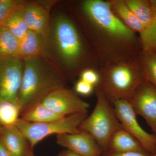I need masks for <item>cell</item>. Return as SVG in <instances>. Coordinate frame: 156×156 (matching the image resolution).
I'll list each match as a JSON object with an SVG mask.
<instances>
[{
  "instance_id": "cell-8",
  "label": "cell",
  "mask_w": 156,
  "mask_h": 156,
  "mask_svg": "<svg viewBox=\"0 0 156 156\" xmlns=\"http://www.w3.org/2000/svg\"><path fill=\"white\" fill-rule=\"evenodd\" d=\"M112 102L117 118L123 128L134 136L146 151L153 154L156 148V136L148 133L140 126L129 101L118 100Z\"/></svg>"
},
{
  "instance_id": "cell-19",
  "label": "cell",
  "mask_w": 156,
  "mask_h": 156,
  "mask_svg": "<svg viewBox=\"0 0 156 156\" xmlns=\"http://www.w3.org/2000/svg\"><path fill=\"white\" fill-rule=\"evenodd\" d=\"M137 60L146 80L156 88V52L142 49Z\"/></svg>"
},
{
  "instance_id": "cell-21",
  "label": "cell",
  "mask_w": 156,
  "mask_h": 156,
  "mask_svg": "<svg viewBox=\"0 0 156 156\" xmlns=\"http://www.w3.org/2000/svg\"><path fill=\"white\" fill-rule=\"evenodd\" d=\"M19 40L5 26L0 27V56H17Z\"/></svg>"
},
{
  "instance_id": "cell-11",
  "label": "cell",
  "mask_w": 156,
  "mask_h": 156,
  "mask_svg": "<svg viewBox=\"0 0 156 156\" xmlns=\"http://www.w3.org/2000/svg\"><path fill=\"white\" fill-rule=\"evenodd\" d=\"M112 10L122 22L139 37L142 50L156 52L150 36L124 0H109Z\"/></svg>"
},
{
  "instance_id": "cell-9",
  "label": "cell",
  "mask_w": 156,
  "mask_h": 156,
  "mask_svg": "<svg viewBox=\"0 0 156 156\" xmlns=\"http://www.w3.org/2000/svg\"><path fill=\"white\" fill-rule=\"evenodd\" d=\"M43 105L64 116L78 113H87L89 104L71 89L62 88L47 95L41 101Z\"/></svg>"
},
{
  "instance_id": "cell-7",
  "label": "cell",
  "mask_w": 156,
  "mask_h": 156,
  "mask_svg": "<svg viewBox=\"0 0 156 156\" xmlns=\"http://www.w3.org/2000/svg\"><path fill=\"white\" fill-rule=\"evenodd\" d=\"M22 61L17 56H0V99L19 104L24 69Z\"/></svg>"
},
{
  "instance_id": "cell-28",
  "label": "cell",
  "mask_w": 156,
  "mask_h": 156,
  "mask_svg": "<svg viewBox=\"0 0 156 156\" xmlns=\"http://www.w3.org/2000/svg\"><path fill=\"white\" fill-rule=\"evenodd\" d=\"M57 156H83L79 154L76 153L74 152L69 150H65L60 152Z\"/></svg>"
},
{
  "instance_id": "cell-16",
  "label": "cell",
  "mask_w": 156,
  "mask_h": 156,
  "mask_svg": "<svg viewBox=\"0 0 156 156\" xmlns=\"http://www.w3.org/2000/svg\"><path fill=\"white\" fill-rule=\"evenodd\" d=\"M144 151H146L134 136L122 128L112 135L105 153Z\"/></svg>"
},
{
  "instance_id": "cell-4",
  "label": "cell",
  "mask_w": 156,
  "mask_h": 156,
  "mask_svg": "<svg viewBox=\"0 0 156 156\" xmlns=\"http://www.w3.org/2000/svg\"><path fill=\"white\" fill-rule=\"evenodd\" d=\"M96 96L97 101L93 111L81 123L79 129L91 134L104 154L112 135L123 127L114 107L98 87H96Z\"/></svg>"
},
{
  "instance_id": "cell-14",
  "label": "cell",
  "mask_w": 156,
  "mask_h": 156,
  "mask_svg": "<svg viewBox=\"0 0 156 156\" xmlns=\"http://www.w3.org/2000/svg\"><path fill=\"white\" fill-rule=\"evenodd\" d=\"M23 15L29 30L35 32L46 37L49 27V12L41 4L26 3Z\"/></svg>"
},
{
  "instance_id": "cell-27",
  "label": "cell",
  "mask_w": 156,
  "mask_h": 156,
  "mask_svg": "<svg viewBox=\"0 0 156 156\" xmlns=\"http://www.w3.org/2000/svg\"><path fill=\"white\" fill-rule=\"evenodd\" d=\"M0 156H13L0 140Z\"/></svg>"
},
{
  "instance_id": "cell-2",
  "label": "cell",
  "mask_w": 156,
  "mask_h": 156,
  "mask_svg": "<svg viewBox=\"0 0 156 156\" xmlns=\"http://www.w3.org/2000/svg\"><path fill=\"white\" fill-rule=\"evenodd\" d=\"M23 61V76L18 95L20 114L41 102L51 92L65 87L62 77L49 68L41 56Z\"/></svg>"
},
{
  "instance_id": "cell-10",
  "label": "cell",
  "mask_w": 156,
  "mask_h": 156,
  "mask_svg": "<svg viewBox=\"0 0 156 156\" xmlns=\"http://www.w3.org/2000/svg\"><path fill=\"white\" fill-rule=\"evenodd\" d=\"M136 115L141 116L156 136V88L146 80L128 100Z\"/></svg>"
},
{
  "instance_id": "cell-17",
  "label": "cell",
  "mask_w": 156,
  "mask_h": 156,
  "mask_svg": "<svg viewBox=\"0 0 156 156\" xmlns=\"http://www.w3.org/2000/svg\"><path fill=\"white\" fill-rule=\"evenodd\" d=\"M45 39L46 37L42 35L29 30L19 40L17 57L24 60L26 58L41 56L44 47Z\"/></svg>"
},
{
  "instance_id": "cell-22",
  "label": "cell",
  "mask_w": 156,
  "mask_h": 156,
  "mask_svg": "<svg viewBox=\"0 0 156 156\" xmlns=\"http://www.w3.org/2000/svg\"><path fill=\"white\" fill-rule=\"evenodd\" d=\"M24 6L14 11L4 25L19 40L22 38L29 30L23 17Z\"/></svg>"
},
{
  "instance_id": "cell-32",
  "label": "cell",
  "mask_w": 156,
  "mask_h": 156,
  "mask_svg": "<svg viewBox=\"0 0 156 156\" xmlns=\"http://www.w3.org/2000/svg\"><path fill=\"white\" fill-rule=\"evenodd\" d=\"M99 156H102V155Z\"/></svg>"
},
{
  "instance_id": "cell-15",
  "label": "cell",
  "mask_w": 156,
  "mask_h": 156,
  "mask_svg": "<svg viewBox=\"0 0 156 156\" xmlns=\"http://www.w3.org/2000/svg\"><path fill=\"white\" fill-rule=\"evenodd\" d=\"M148 33L156 51V20L149 0H124Z\"/></svg>"
},
{
  "instance_id": "cell-24",
  "label": "cell",
  "mask_w": 156,
  "mask_h": 156,
  "mask_svg": "<svg viewBox=\"0 0 156 156\" xmlns=\"http://www.w3.org/2000/svg\"><path fill=\"white\" fill-rule=\"evenodd\" d=\"M82 80L97 87L100 82V75L98 70L93 69H84L80 73V79Z\"/></svg>"
},
{
  "instance_id": "cell-13",
  "label": "cell",
  "mask_w": 156,
  "mask_h": 156,
  "mask_svg": "<svg viewBox=\"0 0 156 156\" xmlns=\"http://www.w3.org/2000/svg\"><path fill=\"white\" fill-rule=\"evenodd\" d=\"M0 140L13 156H36L29 140L16 126L2 127Z\"/></svg>"
},
{
  "instance_id": "cell-5",
  "label": "cell",
  "mask_w": 156,
  "mask_h": 156,
  "mask_svg": "<svg viewBox=\"0 0 156 156\" xmlns=\"http://www.w3.org/2000/svg\"><path fill=\"white\" fill-rule=\"evenodd\" d=\"M54 37L59 56L68 69L76 70L87 56L85 45L73 22L60 16L54 26Z\"/></svg>"
},
{
  "instance_id": "cell-1",
  "label": "cell",
  "mask_w": 156,
  "mask_h": 156,
  "mask_svg": "<svg viewBox=\"0 0 156 156\" xmlns=\"http://www.w3.org/2000/svg\"><path fill=\"white\" fill-rule=\"evenodd\" d=\"M80 10L89 26L99 69L137 59L142 50L139 37L115 14L108 1L85 0Z\"/></svg>"
},
{
  "instance_id": "cell-18",
  "label": "cell",
  "mask_w": 156,
  "mask_h": 156,
  "mask_svg": "<svg viewBox=\"0 0 156 156\" xmlns=\"http://www.w3.org/2000/svg\"><path fill=\"white\" fill-rule=\"evenodd\" d=\"M20 115L23 120L34 123L53 122L66 117L53 111L41 102L37 104Z\"/></svg>"
},
{
  "instance_id": "cell-30",
  "label": "cell",
  "mask_w": 156,
  "mask_h": 156,
  "mask_svg": "<svg viewBox=\"0 0 156 156\" xmlns=\"http://www.w3.org/2000/svg\"><path fill=\"white\" fill-rule=\"evenodd\" d=\"M152 156H156V150L155 151L154 153L152 155Z\"/></svg>"
},
{
  "instance_id": "cell-26",
  "label": "cell",
  "mask_w": 156,
  "mask_h": 156,
  "mask_svg": "<svg viewBox=\"0 0 156 156\" xmlns=\"http://www.w3.org/2000/svg\"><path fill=\"white\" fill-rule=\"evenodd\" d=\"M152 155L145 151H131L123 153H106L102 156H152Z\"/></svg>"
},
{
  "instance_id": "cell-25",
  "label": "cell",
  "mask_w": 156,
  "mask_h": 156,
  "mask_svg": "<svg viewBox=\"0 0 156 156\" xmlns=\"http://www.w3.org/2000/svg\"><path fill=\"white\" fill-rule=\"evenodd\" d=\"M94 87L85 81L80 79L76 83L75 90L76 94L87 96L90 95L93 92Z\"/></svg>"
},
{
  "instance_id": "cell-6",
  "label": "cell",
  "mask_w": 156,
  "mask_h": 156,
  "mask_svg": "<svg viewBox=\"0 0 156 156\" xmlns=\"http://www.w3.org/2000/svg\"><path fill=\"white\" fill-rule=\"evenodd\" d=\"M87 117V113L69 115L63 119L44 123H34L19 119L16 127L25 135L34 147L37 144L52 134H75L80 131L79 128Z\"/></svg>"
},
{
  "instance_id": "cell-31",
  "label": "cell",
  "mask_w": 156,
  "mask_h": 156,
  "mask_svg": "<svg viewBox=\"0 0 156 156\" xmlns=\"http://www.w3.org/2000/svg\"><path fill=\"white\" fill-rule=\"evenodd\" d=\"M1 130H2V126H0V133H1Z\"/></svg>"
},
{
  "instance_id": "cell-23",
  "label": "cell",
  "mask_w": 156,
  "mask_h": 156,
  "mask_svg": "<svg viewBox=\"0 0 156 156\" xmlns=\"http://www.w3.org/2000/svg\"><path fill=\"white\" fill-rule=\"evenodd\" d=\"M19 0H0V27L3 26L11 14L25 3Z\"/></svg>"
},
{
  "instance_id": "cell-3",
  "label": "cell",
  "mask_w": 156,
  "mask_h": 156,
  "mask_svg": "<svg viewBox=\"0 0 156 156\" xmlns=\"http://www.w3.org/2000/svg\"><path fill=\"white\" fill-rule=\"evenodd\" d=\"M98 72L100 82L97 87L112 102L129 100L140 85L146 80L137 58L110 65L99 69Z\"/></svg>"
},
{
  "instance_id": "cell-29",
  "label": "cell",
  "mask_w": 156,
  "mask_h": 156,
  "mask_svg": "<svg viewBox=\"0 0 156 156\" xmlns=\"http://www.w3.org/2000/svg\"><path fill=\"white\" fill-rule=\"evenodd\" d=\"M156 20V0H149Z\"/></svg>"
},
{
  "instance_id": "cell-12",
  "label": "cell",
  "mask_w": 156,
  "mask_h": 156,
  "mask_svg": "<svg viewBox=\"0 0 156 156\" xmlns=\"http://www.w3.org/2000/svg\"><path fill=\"white\" fill-rule=\"evenodd\" d=\"M56 141L58 145L82 156H99L103 153L95 140L86 131L58 134Z\"/></svg>"
},
{
  "instance_id": "cell-20",
  "label": "cell",
  "mask_w": 156,
  "mask_h": 156,
  "mask_svg": "<svg viewBox=\"0 0 156 156\" xmlns=\"http://www.w3.org/2000/svg\"><path fill=\"white\" fill-rule=\"evenodd\" d=\"M20 108L18 104L10 101L0 99V126L2 127L16 126Z\"/></svg>"
}]
</instances>
